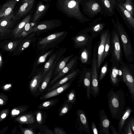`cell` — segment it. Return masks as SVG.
I'll return each instance as SVG.
<instances>
[{"label":"cell","instance_id":"cell-32","mask_svg":"<svg viewBox=\"0 0 134 134\" xmlns=\"http://www.w3.org/2000/svg\"><path fill=\"white\" fill-rule=\"evenodd\" d=\"M27 38L24 40L22 42L19 49L20 52L24 51L33 42L35 41L36 33H32L29 34Z\"/></svg>","mask_w":134,"mask_h":134},{"label":"cell","instance_id":"cell-35","mask_svg":"<svg viewBox=\"0 0 134 134\" xmlns=\"http://www.w3.org/2000/svg\"><path fill=\"white\" fill-rule=\"evenodd\" d=\"M55 50L54 48L51 49L45 54L41 55L38 58L35 62L34 65V68H36L38 66L44 62L47 57L51 55Z\"/></svg>","mask_w":134,"mask_h":134},{"label":"cell","instance_id":"cell-46","mask_svg":"<svg viewBox=\"0 0 134 134\" xmlns=\"http://www.w3.org/2000/svg\"><path fill=\"white\" fill-rule=\"evenodd\" d=\"M110 129L113 134H119L116 129L112 124L111 125Z\"/></svg>","mask_w":134,"mask_h":134},{"label":"cell","instance_id":"cell-54","mask_svg":"<svg viewBox=\"0 0 134 134\" xmlns=\"http://www.w3.org/2000/svg\"></svg>","mask_w":134,"mask_h":134},{"label":"cell","instance_id":"cell-15","mask_svg":"<svg viewBox=\"0 0 134 134\" xmlns=\"http://www.w3.org/2000/svg\"><path fill=\"white\" fill-rule=\"evenodd\" d=\"M100 122L99 134H110V129L111 125V122L107 117L103 109H100L99 111Z\"/></svg>","mask_w":134,"mask_h":134},{"label":"cell","instance_id":"cell-51","mask_svg":"<svg viewBox=\"0 0 134 134\" xmlns=\"http://www.w3.org/2000/svg\"><path fill=\"white\" fill-rule=\"evenodd\" d=\"M3 103V100L1 99H0V104H2Z\"/></svg>","mask_w":134,"mask_h":134},{"label":"cell","instance_id":"cell-26","mask_svg":"<svg viewBox=\"0 0 134 134\" xmlns=\"http://www.w3.org/2000/svg\"><path fill=\"white\" fill-rule=\"evenodd\" d=\"M42 80V72L40 71L31 80L30 83V88L31 92L34 94L37 92Z\"/></svg>","mask_w":134,"mask_h":134},{"label":"cell","instance_id":"cell-31","mask_svg":"<svg viewBox=\"0 0 134 134\" xmlns=\"http://www.w3.org/2000/svg\"><path fill=\"white\" fill-rule=\"evenodd\" d=\"M74 54H71L64 57L57 62L56 65V68L54 72L55 75L58 73L66 65L67 63L73 57Z\"/></svg>","mask_w":134,"mask_h":134},{"label":"cell","instance_id":"cell-2","mask_svg":"<svg viewBox=\"0 0 134 134\" xmlns=\"http://www.w3.org/2000/svg\"><path fill=\"white\" fill-rule=\"evenodd\" d=\"M81 0H57V7L68 17L74 18L81 23L92 21V19L86 17L81 11L80 4Z\"/></svg>","mask_w":134,"mask_h":134},{"label":"cell","instance_id":"cell-24","mask_svg":"<svg viewBox=\"0 0 134 134\" xmlns=\"http://www.w3.org/2000/svg\"><path fill=\"white\" fill-rule=\"evenodd\" d=\"M79 71V69H77L70 73L62 79L58 81L52 86L49 88L47 90V92H49L60 86L70 80L73 79L78 75Z\"/></svg>","mask_w":134,"mask_h":134},{"label":"cell","instance_id":"cell-37","mask_svg":"<svg viewBox=\"0 0 134 134\" xmlns=\"http://www.w3.org/2000/svg\"><path fill=\"white\" fill-rule=\"evenodd\" d=\"M124 3H121L123 7L128 10L131 15L134 16V0H125Z\"/></svg>","mask_w":134,"mask_h":134},{"label":"cell","instance_id":"cell-16","mask_svg":"<svg viewBox=\"0 0 134 134\" xmlns=\"http://www.w3.org/2000/svg\"><path fill=\"white\" fill-rule=\"evenodd\" d=\"M91 75V68L83 67L79 81L80 82H83L84 87L85 88H86L87 97L88 100L91 98L90 86Z\"/></svg>","mask_w":134,"mask_h":134},{"label":"cell","instance_id":"cell-27","mask_svg":"<svg viewBox=\"0 0 134 134\" xmlns=\"http://www.w3.org/2000/svg\"><path fill=\"white\" fill-rule=\"evenodd\" d=\"M60 50L61 49L59 50L56 51L52 54L49 59L44 64L43 71L42 72L43 80L52 66L57 58L58 55Z\"/></svg>","mask_w":134,"mask_h":134},{"label":"cell","instance_id":"cell-41","mask_svg":"<svg viewBox=\"0 0 134 134\" xmlns=\"http://www.w3.org/2000/svg\"><path fill=\"white\" fill-rule=\"evenodd\" d=\"M108 63L106 62L102 66L101 69L100 74L99 77V81H100L104 78L108 71Z\"/></svg>","mask_w":134,"mask_h":134},{"label":"cell","instance_id":"cell-19","mask_svg":"<svg viewBox=\"0 0 134 134\" xmlns=\"http://www.w3.org/2000/svg\"><path fill=\"white\" fill-rule=\"evenodd\" d=\"M92 53V44L81 48L79 58L81 63L85 65L90 64L91 62Z\"/></svg>","mask_w":134,"mask_h":134},{"label":"cell","instance_id":"cell-28","mask_svg":"<svg viewBox=\"0 0 134 134\" xmlns=\"http://www.w3.org/2000/svg\"><path fill=\"white\" fill-rule=\"evenodd\" d=\"M47 5L44 4L41 2H40L38 5L34 15L32 22L37 23L47 10Z\"/></svg>","mask_w":134,"mask_h":134},{"label":"cell","instance_id":"cell-3","mask_svg":"<svg viewBox=\"0 0 134 134\" xmlns=\"http://www.w3.org/2000/svg\"><path fill=\"white\" fill-rule=\"evenodd\" d=\"M111 20L121 43L125 58L127 62L131 63L134 59V52L129 36L124 27L118 20L115 21L113 19H111Z\"/></svg>","mask_w":134,"mask_h":134},{"label":"cell","instance_id":"cell-29","mask_svg":"<svg viewBox=\"0 0 134 134\" xmlns=\"http://www.w3.org/2000/svg\"><path fill=\"white\" fill-rule=\"evenodd\" d=\"M34 113L37 126L38 127L40 128L45 122L47 118L46 113L41 110H40L38 109L36 110Z\"/></svg>","mask_w":134,"mask_h":134},{"label":"cell","instance_id":"cell-33","mask_svg":"<svg viewBox=\"0 0 134 134\" xmlns=\"http://www.w3.org/2000/svg\"><path fill=\"white\" fill-rule=\"evenodd\" d=\"M59 99H53L44 102L38 106L37 109L48 110L55 105L58 102Z\"/></svg>","mask_w":134,"mask_h":134},{"label":"cell","instance_id":"cell-13","mask_svg":"<svg viewBox=\"0 0 134 134\" xmlns=\"http://www.w3.org/2000/svg\"><path fill=\"white\" fill-rule=\"evenodd\" d=\"M116 8L128 29L134 33V19L130 12L122 5L121 3L117 2Z\"/></svg>","mask_w":134,"mask_h":134},{"label":"cell","instance_id":"cell-48","mask_svg":"<svg viewBox=\"0 0 134 134\" xmlns=\"http://www.w3.org/2000/svg\"><path fill=\"white\" fill-rule=\"evenodd\" d=\"M11 85L10 84H9V85L7 84V85H5L4 86V88L5 89H6L7 88H8L9 87H11Z\"/></svg>","mask_w":134,"mask_h":134},{"label":"cell","instance_id":"cell-20","mask_svg":"<svg viewBox=\"0 0 134 134\" xmlns=\"http://www.w3.org/2000/svg\"><path fill=\"white\" fill-rule=\"evenodd\" d=\"M79 56H76L72 58L67 63L65 67L58 73L57 75L50 82L49 85H51L58 80L64 76L72 69L77 64Z\"/></svg>","mask_w":134,"mask_h":134},{"label":"cell","instance_id":"cell-6","mask_svg":"<svg viewBox=\"0 0 134 134\" xmlns=\"http://www.w3.org/2000/svg\"><path fill=\"white\" fill-rule=\"evenodd\" d=\"M80 4L83 13L89 18L94 17L99 14L103 15V10L99 0H81Z\"/></svg>","mask_w":134,"mask_h":134},{"label":"cell","instance_id":"cell-40","mask_svg":"<svg viewBox=\"0 0 134 134\" xmlns=\"http://www.w3.org/2000/svg\"><path fill=\"white\" fill-rule=\"evenodd\" d=\"M67 101L72 105L75 104L76 101V93L74 89L70 91L67 95Z\"/></svg>","mask_w":134,"mask_h":134},{"label":"cell","instance_id":"cell-39","mask_svg":"<svg viewBox=\"0 0 134 134\" xmlns=\"http://www.w3.org/2000/svg\"><path fill=\"white\" fill-rule=\"evenodd\" d=\"M22 38L19 40H16L9 42L4 47V49L6 51H11L14 50L18 46Z\"/></svg>","mask_w":134,"mask_h":134},{"label":"cell","instance_id":"cell-43","mask_svg":"<svg viewBox=\"0 0 134 134\" xmlns=\"http://www.w3.org/2000/svg\"><path fill=\"white\" fill-rule=\"evenodd\" d=\"M54 134H67V133L62 128L58 126L56 127L54 129Z\"/></svg>","mask_w":134,"mask_h":134},{"label":"cell","instance_id":"cell-1","mask_svg":"<svg viewBox=\"0 0 134 134\" xmlns=\"http://www.w3.org/2000/svg\"><path fill=\"white\" fill-rule=\"evenodd\" d=\"M107 96L111 116L113 119L119 120L126 107V98L125 93L121 88L115 91L111 88Z\"/></svg>","mask_w":134,"mask_h":134},{"label":"cell","instance_id":"cell-53","mask_svg":"<svg viewBox=\"0 0 134 134\" xmlns=\"http://www.w3.org/2000/svg\"><path fill=\"white\" fill-rule=\"evenodd\" d=\"M125 0H116L118 2H122L124 1Z\"/></svg>","mask_w":134,"mask_h":134},{"label":"cell","instance_id":"cell-22","mask_svg":"<svg viewBox=\"0 0 134 134\" xmlns=\"http://www.w3.org/2000/svg\"><path fill=\"white\" fill-rule=\"evenodd\" d=\"M71 82H66L43 94L40 97L41 100H44L55 97L63 93L71 85Z\"/></svg>","mask_w":134,"mask_h":134},{"label":"cell","instance_id":"cell-42","mask_svg":"<svg viewBox=\"0 0 134 134\" xmlns=\"http://www.w3.org/2000/svg\"><path fill=\"white\" fill-rule=\"evenodd\" d=\"M122 134H133L128 120H127L125 123L122 129Z\"/></svg>","mask_w":134,"mask_h":134},{"label":"cell","instance_id":"cell-38","mask_svg":"<svg viewBox=\"0 0 134 134\" xmlns=\"http://www.w3.org/2000/svg\"><path fill=\"white\" fill-rule=\"evenodd\" d=\"M110 43V34L109 32L108 34L105 44L104 51L103 59V62L109 53Z\"/></svg>","mask_w":134,"mask_h":134},{"label":"cell","instance_id":"cell-52","mask_svg":"<svg viewBox=\"0 0 134 134\" xmlns=\"http://www.w3.org/2000/svg\"><path fill=\"white\" fill-rule=\"evenodd\" d=\"M19 111L18 110H16V114L17 115L19 114Z\"/></svg>","mask_w":134,"mask_h":134},{"label":"cell","instance_id":"cell-45","mask_svg":"<svg viewBox=\"0 0 134 134\" xmlns=\"http://www.w3.org/2000/svg\"><path fill=\"white\" fill-rule=\"evenodd\" d=\"M129 121L132 130L134 132V119L133 117H132Z\"/></svg>","mask_w":134,"mask_h":134},{"label":"cell","instance_id":"cell-4","mask_svg":"<svg viewBox=\"0 0 134 134\" xmlns=\"http://www.w3.org/2000/svg\"><path fill=\"white\" fill-rule=\"evenodd\" d=\"M68 33L66 31L57 32L38 38L36 43L37 49L44 51L54 48L64 39Z\"/></svg>","mask_w":134,"mask_h":134},{"label":"cell","instance_id":"cell-21","mask_svg":"<svg viewBox=\"0 0 134 134\" xmlns=\"http://www.w3.org/2000/svg\"><path fill=\"white\" fill-rule=\"evenodd\" d=\"M35 0H23V3L21 5L15 15V20L20 19L27 13L32 8Z\"/></svg>","mask_w":134,"mask_h":134},{"label":"cell","instance_id":"cell-9","mask_svg":"<svg viewBox=\"0 0 134 134\" xmlns=\"http://www.w3.org/2000/svg\"><path fill=\"white\" fill-rule=\"evenodd\" d=\"M89 32L90 28L88 27L81 30L71 38L74 42V47L75 48H81L92 44L93 38L91 35H89Z\"/></svg>","mask_w":134,"mask_h":134},{"label":"cell","instance_id":"cell-10","mask_svg":"<svg viewBox=\"0 0 134 134\" xmlns=\"http://www.w3.org/2000/svg\"><path fill=\"white\" fill-rule=\"evenodd\" d=\"M111 65L109 70L110 81L114 86H117L122 81V72L120 63L117 62H110Z\"/></svg>","mask_w":134,"mask_h":134},{"label":"cell","instance_id":"cell-50","mask_svg":"<svg viewBox=\"0 0 134 134\" xmlns=\"http://www.w3.org/2000/svg\"><path fill=\"white\" fill-rule=\"evenodd\" d=\"M6 116V114L5 113L3 114L1 116V118H4Z\"/></svg>","mask_w":134,"mask_h":134},{"label":"cell","instance_id":"cell-49","mask_svg":"<svg viewBox=\"0 0 134 134\" xmlns=\"http://www.w3.org/2000/svg\"><path fill=\"white\" fill-rule=\"evenodd\" d=\"M16 109L13 110L12 111V114L13 115H15L16 114Z\"/></svg>","mask_w":134,"mask_h":134},{"label":"cell","instance_id":"cell-30","mask_svg":"<svg viewBox=\"0 0 134 134\" xmlns=\"http://www.w3.org/2000/svg\"><path fill=\"white\" fill-rule=\"evenodd\" d=\"M31 19V15H29L23 20L13 30L12 34L15 38H16L18 35L22 30L25 25L27 22L30 21Z\"/></svg>","mask_w":134,"mask_h":134},{"label":"cell","instance_id":"cell-36","mask_svg":"<svg viewBox=\"0 0 134 134\" xmlns=\"http://www.w3.org/2000/svg\"><path fill=\"white\" fill-rule=\"evenodd\" d=\"M36 23L30 21L27 23L16 38L24 37L29 35V31Z\"/></svg>","mask_w":134,"mask_h":134},{"label":"cell","instance_id":"cell-7","mask_svg":"<svg viewBox=\"0 0 134 134\" xmlns=\"http://www.w3.org/2000/svg\"><path fill=\"white\" fill-rule=\"evenodd\" d=\"M62 24L61 21L58 19L42 21L37 23L29 31V34L35 33L37 36H38L41 33L58 27Z\"/></svg>","mask_w":134,"mask_h":134},{"label":"cell","instance_id":"cell-14","mask_svg":"<svg viewBox=\"0 0 134 134\" xmlns=\"http://www.w3.org/2000/svg\"><path fill=\"white\" fill-rule=\"evenodd\" d=\"M16 21L15 15L12 13L9 15L0 19V33L1 36H3L9 33L10 29Z\"/></svg>","mask_w":134,"mask_h":134},{"label":"cell","instance_id":"cell-11","mask_svg":"<svg viewBox=\"0 0 134 134\" xmlns=\"http://www.w3.org/2000/svg\"><path fill=\"white\" fill-rule=\"evenodd\" d=\"M77 122L76 128L81 134H90V131L87 116L84 111L78 110L76 113Z\"/></svg>","mask_w":134,"mask_h":134},{"label":"cell","instance_id":"cell-17","mask_svg":"<svg viewBox=\"0 0 134 134\" xmlns=\"http://www.w3.org/2000/svg\"><path fill=\"white\" fill-rule=\"evenodd\" d=\"M102 17L100 16L88 24L90 32L93 38H96L104 30L105 24L101 21Z\"/></svg>","mask_w":134,"mask_h":134},{"label":"cell","instance_id":"cell-25","mask_svg":"<svg viewBox=\"0 0 134 134\" xmlns=\"http://www.w3.org/2000/svg\"><path fill=\"white\" fill-rule=\"evenodd\" d=\"M132 111V109L130 107H125L124 112L119 120L118 132L119 134L121 133L122 132L124 125Z\"/></svg>","mask_w":134,"mask_h":134},{"label":"cell","instance_id":"cell-23","mask_svg":"<svg viewBox=\"0 0 134 134\" xmlns=\"http://www.w3.org/2000/svg\"><path fill=\"white\" fill-rule=\"evenodd\" d=\"M16 0H10L5 3L0 10V18L11 14L16 4Z\"/></svg>","mask_w":134,"mask_h":134},{"label":"cell","instance_id":"cell-12","mask_svg":"<svg viewBox=\"0 0 134 134\" xmlns=\"http://www.w3.org/2000/svg\"><path fill=\"white\" fill-rule=\"evenodd\" d=\"M110 32L109 30L107 29L102 31L99 34L100 41L97 50V69L99 72L100 66L103 63V59L105 43L108 34Z\"/></svg>","mask_w":134,"mask_h":134},{"label":"cell","instance_id":"cell-8","mask_svg":"<svg viewBox=\"0 0 134 134\" xmlns=\"http://www.w3.org/2000/svg\"><path fill=\"white\" fill-rule=\"evenodd\" d=\"M122 72V81L128 89L132 102L134 101V79L130 67L122 61L120 63Z\"/></svg>","mask_w":134,"mask_h":134},{"label":"cell","instance_id":"cell-18","mask_svg":"<svg viewBox=\"0 0 134 134\" xmlns=\"http://www.w3.org/2000/svg\"><path fill=\"white\" fill-rule=\"evenodd\" d=\"M104 12V16L110 17L115 14L116 0H99Z\"/></svg>","mask_w":134,"mask_h":134},{"label":"cell","instance_id":"cell-44","mask_svg":"<svg viewBox=\"0 0 134 134\" xmlns=\"http://www.w3.org/2000/svg\"><path fill=\"white\" fill-rule=\"evenodd\" d=\"M91 127L92 132L94 134H98V133L97 127L94 122L93 121L91 123Z\"/></svg>","mask_w":134,"mask_h":134},{"label":"cell","instance_id":"cell-34","mask_svg":"<svg viewBox=\"0 0 134 134\" xmlns=\"http://www.w3.org/2000/svg\"><path fill=\"white\" fill-rule=\"evenodd\" d=\"M72 105L65 100L59 110V116L62 117L68 113L71 109Z\"/></svg>","mask_w":134,"mask_h":134},{"label":"cell","instance_id":"cell-5","mask_svg":"<svg viewBox=\"0 0 134 134\" xmlns=\"http://www.w3.org/2000/svg\"><path fill=\"white\" fill-rule=\"evenodd\" d=\"M118 35L114 28L110 34L109 53L111 55L110 61H115L119 63L122 61L123 53Z\"/></svg>","mask_w":134,"mask_h":134},{"label":"cell","instance_id":"cell-47","mask_svg":"<svg viewBox=\"0 0 134 134\" xmlns=\"http://www.w3.org/2000/svg\"><path fill=\"white\" fill-rule=\"evenodd\" d=\"M2 63V59L1 54L0 53V68L1 67Z\"/></svg>","mask_w":134,"mask_h":134}]
</instances>
